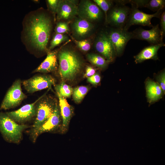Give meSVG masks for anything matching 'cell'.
<instances>
[{
    "instance_id": "obj_18",
    "label": "cell",
    "mask_w": 165,
    "mask_h": 165,
    "mask_svg": "<svg viewBox=\"0 0 165 165\" xmlns=\"http://www.w3.org/2000/svg\"><path fill=\"white\" fill-rule=\"evenodd\" d=\"M165 45V44L163 42L145 47L134 57L135 62L138 63L150 59L157 60L158 59V50Z\"/></svg>"
},
{
    "instance_id": "obj_23",
    "label": "cell",
    "mask_w": 165,
    "mask_h": 165,
    "mask_svg": "<svg viewBox=\"0 0 165 165\" xmlns=\"http://www.w3.org/2000/svg\"><path fill=\"white\" fill-rule=\"evenodd\" d=\"M55 88L57 94L64 98L70 97L72 94V87L65 83L64 82L56 85Z\"/></svg>"
},
{
    "instance_id": "obj_13",
    "label": "cell",
    "mask_w": 165,
    "mask_h": 165,
    "mask_svg": "<svg viewBox=\"0 0 165 165\" xmlns=\"http://www.w3.org/2000/svg\"><path fill=\"white\" fill-rule=\"evenodd\" d=\"M41 97L34 103L26 105L16 110L6 113L17 123H22L28 121L35 116L36 104Z\"/></svg>"
},
{
    "instance_id": "obj_19",
    "label": "cell",
    "mask_w": 165,
    "mask_h": 165,
    "mask_svg": "<svg viewBox=\"0 0 165 165\" xmlns=\"http://www.w3.org/2000/svg\"><path fill=\"white\" fill-rule=\"evenodd\" d=\"M93 28V25L91 23L81 18L76 19L72 25L74 34L76 36L79 38L87 35Z\"/></svg>"
},
{
    "instance_id": "obj_27",
    "label": "cell",
    "mask_w": 165,
    "mask_h": 165,
    "mask_svg": "<svg viewBox=\"0 0 165 165\" xmlns=\"http://www.w3.org/2000/svg\"><path fill=\"white\" fill-rule=\"evenodd\" d=\"M60 1L59 0H46L48 8L53 16L55 20H56L55 16L56 15L57 11Z\"/></svg>"
},
{
    "instance_id": "obj_15",
    "label": "cell",
    "mask_w": 165,
    "mask_h": 165,
    "mask_svg": "<svg viewBox=\"0 0 165 165\" xmlns=\"http://www.w3.org/2000/svg\"><path fill=\"white\" fill-rule=\"evenodd\" d=\"M62 120L60 108L57 104L52 115L38 129L36 134V138L42 133L53 131L59 128L61 130Z\"/></svg>"
},
{
    "instance_id": "obj_28",
    "label": "cell",
    "mask_w": 165,
    "mask_h": 165,
    "mask_svg": "<svg viewBox=\"0 0 165 165\" xmlns=\"http://www.w3.org/2000/svg\"><path fill=\"white\" fill-rule=\"evenodd\" d=\"M56 33L64 34L69 31V29L68 23L62 21L57 23L55 28Z\"/></svg>"
},
{
    "instance_id": "obj_21",
    "label": "cell",
    "mask_w": 165,
    "mask_h": 165,
    "mask_svg": "<svg viewBox=\"0 0 165 165\" xmlns=\"http://www.w3.org/2000/svg\"><path fill=\"white\" fill-rule=\"evenodd\" d=\"M87 58L92 64L101 68L106 67L110 62L104 57L96 54H88L87 55Z\"/></svg>"
},
{
    "instance_id": "obj_16",
    "label": "cell",
    "mask_w": 165,
    "mask_h": 165,
    "mask_svg": "<svg viewBox=\"0 0 165 165\" xmlns=\"http://www.w3.org/2000/svg\"><path fill=\"white\" fill-rule=\"evenodd\" d=\"M59 50H49L44 61L36 68L33 72L48 73L53 71L57 67V53Z\"/></svg>"
},
{
    "instance_id": "obj_10",
    "label": "cell",
    "mask_w": 165,
    "mask_h": 165,
    "mask_svg": "<svg viewBox=\"0 0 165 165\" xmlns=\"http://www.w3.org/2000/svg\"><path fill=\"white\" fill-rule=\"evenodd\" d=\"M133 38L147 41L152 45L163 42L164 35L160 30L158 24L153 26L149 30H146L139 28L132 32Z\"/></svg>"
},
{
    "instance_id": "obj_7",
    "label": "cell",
    "mask_w": 165,
    "mask_h": 165,
    "mask_svg": "<svg viewBox=\"0 0 165 165\" xmlns=\"http://www.w3.org/2000/svg\"><path fill=\"white\" fill-rule=\"evenodd\" d=\"M116 55H120L123 52L128 42L133 38V34L123 28H116L108 34Z\"/></svg>"
},
{
    "instance_id": "obj_11",
    "label": "cell",
    "mask_w": 165,
    "mask_h": 165,
    "mask_svg": "<svg viewBox=\"0 0 165 165\" xmlns=\"http://www.w3.org/2000/svg\"><path fill=\"white\" fill-rule=\"evenodd\" d=\"M78 14L80 18L89 22L100 20L102 13L99 7L95 3L89 0L82 1L78 6Z\"/></svg>"
},
{
    "instance_id": "obj_26",
    "label": "cell",
    "mask_w": 165,
    "mask_h": 165,
    "mask_svg": "<svg viewBox=\"0 0 165 165\" xmlns=\"http://www.w3.org/2000/svg\"><path fill=\"white\" fill-rule=\"evenodd\" d=\"M93 1L104 11L105 14V20H106L107 12L111 7L112 4V2L106 0H94Z\"/></svg>"
},
{
    "instance_id": "obj_32",
    "label": "cell",
    "mask_w": 165,
    "mask_h": 165,
    "mask_svg": "<svg viewBox=\"0 0 165 165\" xmlns=\"http://www.w3.org/2000/svg\"><path fill=\"white\" fill-rule=\"evenodd\" d=\"M96 70L92 67L87 66L86 68V72L84 75V77L88 78L95 74Z\"/></svg>"
},
{
    "instance_id": "obj_17",
    "label": "cell",
    "mask_w": 165,
    "mask_h": 165,
    "mask_svg": "<svg viewBox=\"0 0 165 165\" xmlns=\"http://www.w3.org/2000/svg\"><path fill=\"white\" fill-rule=\"evenodd\" d=\"M59 100L60 113L62 120L61 131L65 133L68 129L70 121L73 113L72 109L65 98L57 94Z\"/></svg>"
},
{
    "instance_id": "obj_1",
    "label": "cell",
    "mask_w": 165,
    "mask_h": 165,
    "mask_svg": "<svg viewBox=\"0 0 165 165\" xmlns=\"http://www.w3.org/2000/svg\"><path fill=\"white\" fill-rule=\"evenodd\" d=\"M53 27L52 18L43 8L27 13L23 20L21 34V41L27 50L35 54L47 53Z\"/></svg>"
},
{
    "instance_id": "obj_8",
    "label": "cell",
    "mask_w": 165,
    "mask_h": 165,
    "mask_svg": "<svg viewBox=\"0 0 165 165\" xmlns=\"http://www.w3.org/2000/svg\"><path fill=\"white\" fill-rule=\"evenodd\" d=\"M54 79L49 75H40L35 76L25 80L23 84L27 91L32 93L43 89L51 88L55 84Z\"/></svg>"
},
{
    "instance_id": "obj_31",
    "label": "cell",
    "mask_w": 165,
    "mask_h": 165,
    "mask_svg": "<svg viewBox=\"0 0 165 165\" xmlns=\"http://www.w3.org/2000/svg\"><path fill=\"white\" fill-rule=\"evenodd\" d=\"M158 80L160 85L162 89L163 92L165 93V73L163 71L160 74L158 77Z\"/></svg>"
},
{
    "instance_id": "obj_22",
    "label": "cell",
    "mask_w": 165,
    "mask_h": 165,
    "mask_svg": "<svg viewBox=\"0 0 165 165\" xmlns=\"http://www.w3.org/2000/svg\"><path fill=\"white\" fill-rule=\"evenodd\" d=\"M88 90V87L84 86H79L73 89L72 95L74 101L77 103L81 102Z\"/></svg>"
},
{
    "instance_id": "obj_20",
    "label": "cell",
    "mask_w": 165,
    "mask_h": 165,
    "mask_svg": "<svg viewBox=\"0 0 165 165\" xmlns=\"http://www.w3.org/2000/svg\"><path fill=\"white\" fill-rule=\"evenodd\" d=\"M147 96L150 103L156 101L162 97L163 91L158 83L150 80L146 82Z\"/></svg>"
},
{
    "instance_id": "obj_25",
    "label": "cell",
    "mask_w": 165,
    "mask_h": 165,
    "mask_svg": "<svg viewBox=\"0 0 165 165\" xmlns=\"http://www.w3.org/2000/svg\"><path fill=\"white\" fill-rule=\"evenodd\" d=\"M68 36L64 34H55L50 42L49 50H51L61 43L68 40Z\"/></svg>"
},
{
    "instance_id": "obj_6",
    "label": "cell",
    "mask_w": 165,
    "mask_h": 165,
    "mask_svg": "<svg viewBox=\"0 0 165 165\" xmlns=\"http://www.w3.org/2000/svg\"><path fill=\"white\" fill-rule=\"evenodd\" d=\"M26 97L22 90L21 81L17 79L8 91L1 104L0 109L6 110L14 108L20 104Z\"/></svg>"
},
{
    "instance_id": "obj_30",
    "label": "cell",
    "mask_w": 165,
    "mask_h": 165,
    "mask_svg": "<svg viewBox=\"0 0 165 165\" xmlns=\"http://www.w3.org/2000/svg\"><path fill=\"white\" fill-rule=\"evenodd\" d=\"M101 80V76L97 73H95L87 79L88 82L94 85L98 84L100 82Z\"/></svg>"
},
{
    "instance_id": "obj_33",
    "label": "cell",
    "mask_w": 165,
    "mask_h": 165,
    "mask_svg": "<svg viewBox=\"0 0 165 165\" xmlns=\"http://www.w3.org/2000/svg\"><path fill=\"white\" fill-rule=\"evenodd\" d=\"M160 18V30L164 35L165 33V12H163L161 13Z\"/></svg>"
},
{
    "instance_id": "obj_4",
    "label": "cell",
    "mask_w": 165,
    "mask_h": 165,
    "mask_svg": "<svg viewBox=\"0 0 165 165\" xmlns=\"http://www.w3.org/2000/svg\"><path fill=\"white\" fill-rule=\"evenodd\" d=\"M40 98L36 105V118L31 132L33 141L36 139V134L39 128L49 118L53 113L57 104L47 98Z\"/></svg>"
},
{
    "instance_id": "obj_24",
    "label": "cell",
    "mask_w": 165,
    "mask_h": 165,
    "mask_svg": "<svg viewBox=\"0 0 165 165\" xmlns=\"http://www.w3.org/2000/svg\"><path fill=\"white\" fill-rule=\"evenodd\" d=\"M164 0H146L144 6L153 11H157L162 10L164 7Z\"/></svg>"
},
{
    "instance_id": "obj_29",
    "label": "cell",
    "mask_w": 165,
    "mask_h": 165,
    "mask_svg": "<svg viewBox=\"0 0 165 165\" xmlns=\"http://www.w3.org/2000/svg\"><path fill=\"white\" fill-rule=\"evenodd\" d=\"M73 41L77 46L83 51H89L91 48V44L87 40L78 41L73 39Z\"/></svg>"
},
{
    "instance_id": "obj_5",
    "label": "cell",
    "mask_w": 165,
    "mask_h": 165,
    "mask_svg": "<svg viewBox=\"0 0 165 165\" xmlns=\"http://www.w3.org/2000/svg\"><path fill=\"white\" fill-rule=\"evenodd\" d=\"M132 5L126 23L123 28L127 30L130 27L134 25H140L143 26L153 27L151 20L153 17L160 18L162 13V10H159L153 14H148L139 10L134 4Z\"/></svg>"
},
{
    "instance_id": "obj_12",
    "label": "cell",
    "mask_w": 165,
    "mask_h": 165,
    "mask_svg": "<svg viewBox=\"0 0 165 165\" xmlns=\"http://www.w3.org/2000/svg\"><path fill=\"white\" fill-rule=\"evenodd\" d=\"M97 51L110 62L114 60L116 55L114 47L108 34L103 32L97 38L95 44Z\"/></svg>"
},
{
    "instance_id": "obj_2",
    "label": "cell",
    "mask_w": 165,
    "mask_h": 165,
    "mask_svg": "<svg viewBox=\"0 0 165 165\" xmlns=\"http://www.w3.org/2000/svg\"><path fill=\"white\" fill-rule=\"evenodd\" d=\"M57 59L61 78L65 81L73 80L82 67V62L79 56L74 50L62 48L58 51Z\"/></svg>"
},
{
    "instance_id": "obj_3",
    "label": "cell",
    "mask_w": 165,
    "mask_h": 165,
    "mask_svg": "<svg viewBox=\"0 0 165 165\" xmlns=\"http://www.w3.org/2000/svg\"><path fill=\"white\" fill-rule=\"evenodd\" d=\"M28 127L27 125L16 123L6 113L0 112V131L6 141L18 143L22 139L23 131Z\"/></svg>"
},
{
    "instance_id": "obj_9",
    "label": "cell",
    "mask_w": 165,
    "mask_h": 165,
    "mask_svg": "<svg viewBox=\"0 0 165 165\" xmlns=\"http://www.w3.org/2000/svg\"><path fill=\"white\" fill-rule=\"evenodd\" d=\"M130 10L129 7L119 3L111 9L107 16L106 21L117 28H123Z\"/></svg>"
},
{
    "instance_id": "obj_14",
    "label": "cell",
    "mask_w": 165,
    "mask_h": 165,
    "mask_svg": "<svg viewBox=\"0 0 165 165\" xmlns=\"http://www.w3.org/2000/svg\"><path fill=\"white\" fill-rule=\"evenodd\" d=\"M78 6L75 0H60L56 13L57 21L70 20L78 14Z\"/></svg>"
}]
</instances>
